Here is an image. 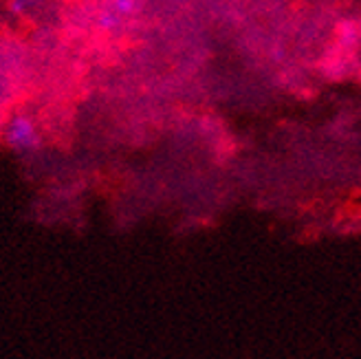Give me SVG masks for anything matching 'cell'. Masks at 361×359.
<instances>
[{
	"mask_svg": "<svg viewBox=\"0 0 361 359\" xmlns=\"http://www.w3.org/2000/svg\"><path fill=\"white\" fill-rule=\"evenodd\" d=\"M3 141H5V146L9 150H13L16 154H33L42 146V133L33 117H29L25 113H18L7 121Z\"/></svg>",
	"mask_w": 361,
	"mask_h": 359,
	"instance_id": "1",
	"label": "cell"
},
{
	"mask_svg": "<svg viewBox=\"0 0 361 359\" xmlns=\"http://www.w3.org/2000/svg\"><path fill=\"white\" fill-rule=\"evenodd\" d=\"M137 11V0H104L95 25L102 31H117L130 20Z\"/></svg>",
	"mask_w": 361,
	"mask_h": 359,
	"instance_id": "2",
	"label": "cell"
},
{
	"mask_svg": "<svg viewBox=\"0 0 361 359\" xmlns=\"http://www.w3.org/2000/svg\"><path fill=\"white\" fill-rule=\"evenodd\" d=\"M38 5H40V0H7V9L18 18H27L35 13Z\"/></svg>",
	"mask_w": 361,
	"mask_h": 359,
	"instance_id": "3",
	"label": "cell"
}]
</instances>
